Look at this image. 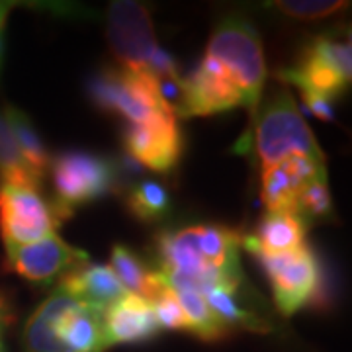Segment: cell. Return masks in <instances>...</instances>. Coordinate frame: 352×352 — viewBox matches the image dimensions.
<instances>
[{"instance_id":"obj_1","label":"cell","mask_w":352,"mask_h":352,"mask_svg":"<svg viewBox=\"0 0 352 352\" xmlns=\"http://www.w3.org/2000/svg\"><path fill=\"white\" fill-rule=\"evenodd\" d=\"M241 235L223 226H190L163 231L157 239L161 276L170 288L204 294L214 286H243Z\"/></svg>"},{"instance_id":"obj_2","label":"cell","mask_w":352,"mask_h":352,"mask_svg":"<svg viewBox=\"0 0 352 352\" xmlns=\"http://www.w3.org/2000/svg\"><path fill=\"white\" fill-rule=\"evenodd\" d=\"M102 314L55 289L25 321V352H104Z\"/></svg>"},{"instance_id":"obj_3","label":"cell","mask_w":352,"mask_h":352,"mask_svg":"<svg viewBox=\"0 0 352 352\" xmlns=\"http://www.w3.org/2000/svg\"><path fill=\"white\" fill-rule=\"evenodd\" d=\"M204 57L214 61L237 87L245 108L254 118L266 80L263 39L256 28L239 14L227 16L214 28Z\"/></svg>"},{"instance_id":"obj_4","label":"cell","mask_w":352,"mask_h":352,"mask_svg":"<svg viewBox=\"0 0 352 352\" xmlns=\"http://www.w3.org/2000/svg\"><path fill=\"white\" fill-rule=\"evenodd\" d=\"M254 145L263 168L292 155L325 163V155L314 131L302 118L294 96L286 88H280L263 108H258L254 116Z\"/></svg>"},{"instance_id":"obj_5","label":"cell","mask_w":352,"mask_h":352,"mask_svg":"<svg viewBox=\"0 0 352 352\" xmlns=\"http://www.w3.org/2000/svg\"><path fill=\"white\" fill-rule=\"evenodd\" d=\"M278 78L300 88L302 94H321L331 100L351 87V36L349 32H327L314 38L296 65L280 69Z\"/></svg>"},{"instance_id":"obj_6","label":"cell","mask_w":352,"mask_h":352,"mask_svg":"<svg viewBox=\"0 0 352 352\" xmlns=\"http://www.w3.org/2000/svg\"><path fill=\"white\" fill-rule=\"evenodd\" d=\"M51 210L59 223L75 214L76 208L108 196L118 182L116 166L100 155L69 151L59 155L53 164Z\"/></svg>"},{"instance_id":"obj_7","label":"cell","mask_w":352,"mask_h":352,"mask_svg":"<svg viewBox=\"0 0 352 352\" xmlns=\"http://www.w3.org/2000/svg\"><path fill=\"white\" fill-rule=\"evenodd\" d=\"M108 39L116 59L127 73H149L161 51L145 4L116 0L108 8Z\"/></svg>"},{"instance_id":"obj_8","label":"cell","mask_w":352,"mask_h":352,"mask_svg":"<svg viewBox=\"0 0 352 352\" xmlns=\"http://www.w3.org/2000/svg\"><path fill=\"white\" fill-rule=\"evenodd\" d=\"M90 92L102 112L126 118L129 124H141L157 113H168L159 98L155 76L149 73L110 69L94 78Z\"/></svg>"},{"instance_id":"obj_9","label":"cell","mask_w":352,"mask_h":352,"mask_svg":"<svg viewBox=\"0 0 352 352\" xmlns=\"http://www.w3.org/2000/svg\"><path fill=\"white\" fill-rule=\"evenodd\" d=\"M268 276L272 298L282 315H294L319 292L321 268L314 251L302 249L276 256H256Z\"/></svg>"},{"instance_id":"obj_10","label":"cell","mask_w":352,"mask_h":352,"mask_svg":"<svg viewBox=\"0 0 352 352\" xmlns=\"http://www.w3.org/2000/svg\"><path fill=\"white\" fill-rule=\"evenodd\" d=\"M59 226L51 204L39 192L0 184V233L4 247L43 239Z\"/></svg>"},{"instance_id":"obj_11","label":"cell","mask_w":352,"mask_h":352,"mask_svg":"<svg viewBox=\"0 0 352 352\" xmlns=\"http://www.w3.org/2000/svg\"><path fill=\"white\" fill-rule=\"evenodd\" d=\"M124 145L133 161L164 175L180 161L184 139L175 116L157 113L141 124H129Z\"/></svg>"},{"instance_id":"obj_12","label":"cell","mask_w":352,"mask_h":352,"mask_svg":"<svg viewBox=\"0 0 352 352\" xmlns=\"http://www.w3.org/2000/svg\"><path fill=\"white\" fill-rule=\"evenodd\" d=\"M6 256L10 270L30 282H51L88 263L87 252L71 247L57 233L28 245H10L6 247Z\"/></svg>"},{"instance_id":"obj_13","label":"cell","mask_w":352,"mask_h":352,"mask_svg":"<svg viewBox=\"0 0 352 352\" xmlns=\"http://www.w3.org/2000/svg\"><path fill=\"white\" fill-rule=\"evenodd\" d=\"M186 88V113L184 118H206L245 108V100L237 87L208 57L201 59L198 69L184 78Z\"/></svg>"},{"instance_id":"obj_14","label":"cell","mask_w":352,"mask_h":352,"mask_svg":"<svg viewBox=\"0 0 352 352\" xmlns=\"http://www.w3.org/2000/svg\"><path fill=\"white\" fill-rule=\"evenodd\" d=\"M321 170H327L323 161L302 155H292L263 168V196L266 212H294L303 188Z\"/></svg>"},{"instance_id":"obj_15","label":"cell","mask_w":352,"mask_h":352,"mask_svg":"<svg viewBox=\"0 0 352 352\" xmlns=\"http://www.w3.org/2000/svg\"><path fill=\"white\" fill-rule=\"evenodd\" d=\"M161 331L153 303L135 294H126L102 314L104 349L113 344L141 342Z\"/></svg>"},{"instance_id":"obj_16","label":"cell","mask_w":352,"mask_h":352,"mask_svg":"<svg viewBox=\"0 0 352 352\" xmlns=\"http://www.w3.org/2000/svg\"><path fill=\"white\" fill-rule=\"evenodd\" d=\"M307 223L294 212H266L261 217L256 233L241 237V247L254 256H276L305 247Z\"/></svg>"},{"instance_id":"obj_17","label":"cell","mask_w":352,"mask_h":352,"mask_svg":"<svg viewBox=\"0 0 352 352\" xmlns=\"http://www.w3.org/2000/svg\"><path fill=\"white\" fill-rule=\"evenodd\" d=\"M59 289L100 311H106L112 303L129 294L110 266L90 263L75 266L69 272H65L59 278Z\"/></svg>"},{"instance_id":"obj_18","label":"cell","mask_w":352,"mask_h":352,"mask_svg":"<svg viewBox=\"0 0 352 352\" xmlns=\"http://www.w3.org/2000/svg\"><path fill=\"white\" fill-rule=\"evenodd\" d=\"M110 268L129 294L141 296L149 302L164 286L163 276L159 272L149 270L138 254L127 249L126 245H113Z\"/></svg>"},{"instance_id":"obj_19","label":"cell","mask_w":352,"mask_h":352,"mask_svg":"<svg viewBox=\"0 0 352 352\" xmlns=\"http://www.w3.org/2000/svg\"><path fill=\"white\" fill-rule=\"evenodd\" d=\"M201 296L208 302L215 317L227 329L241 327L247 329V331H256V333L270 331L264 319H261L256 314H252L251 309H247L245 303L241 302V288H237V286H223L221 284V286L208 288Z\"/></svg>"},{"instance_id":"obj_20","label":"cell","mask_w":352,"mask_h":352,"mask_svg":"<svg viewBox=\"0 0 352 352\" xmlns=\"http://www.w3.org/2000/svg\"><path fill=\"white\" fill-rule=\"evenodd\" d=\"M2 113L6 118V124L10 127V131H12L16 145H18L20 153H22L30 173L36 176L38 182H41L45 173H47V168L51 166V161L50 155H47V149L41 143V139H39L32 120L22 110H18L14 106H4V112Z\"/></svg>"},{"instance_id":"obj_21","label":"cell","mask_w":352,"mask_h":352,"mask_svg":"<svg viewBox=\"0 0 352 352\" xmlns=\"http://www.w3.org/2000/svg\"><path fill=\"white\" fill-rule=\"evenodd\" d=\"M0 184L16 188H28L38 192L41 182L30 173L22 153L16 145L10 127L6 124L4 113H0Z\"/></svg>"},{"instance_id":"obj_22","label":"cell","mask_w":352,"mask_h":352,"mask_svg":"<svg viewBox=\"0 0 352 352\" xmlns=\"http://www.w3.org/2000/svg\"><path fill=\"white\" fill-rule=\"evenodd\" d=\"M129 214L143 223H157L170 212V194L157 180H141L127 192Z\"/></svg>"},{"instance_id":"obj_23","label":"cell","mask_w":352,"mask_h":352,"mask_svg":"<svg viewBox=\"0 0 352 352\" xmlns=\"http://www.w3.org/2000/svg\"><path fill=\"white\" fill-rule=\"evenodd\" d=\"M173 289H175L180 305H182V311L186 315L190 333H194L196 337L204 340H219L229 333V329L215 317L200 292L182 288Z\"/></svg>"},{"instance_id":"obj_24","label":"cell","mask_w":352,"mask_h":352,"mask_svg":"<svg viewBox=\"0 0 352 352\" xmlns=\"http://www.w3.org/2000/svg\"><path fill=\"white\" fill-rule=\"evenodd\" d=\"M294 214H298L305 223L309 221H327L333 215V200L329 190L327 170H321L314 180L303 188L296 201Z\"/></svg>"},{"instance_id":"obj_25","label":"cell","mask_w":352,"mask_h":352,"mask_svg":"<svg viewBox=\"0 0 352 352\" xmlns=\"http://www.w3.org/2000/svg\"><path fill=\"white\" fill-rule=\"evenodd\" d=\"M349 6L351 2H342V0H280L266 4V8L300 22L327 20L335 14L349 10Z\"/></svg>"},{"instance_id":"obj_26","label":"cell","mask_w":352,"mask_h":352,"mask_svg":"<svg viewBox=\"0 0 352 352\" xmlns=\"http://www.w3.org/2000/svg\"><path fill=\"white\" fill-rule=\"evenodd\" d=\"M153 309L161 329H175V331H188V321L182 311V305L176 298L175 289L164 282L163 289L151 300Z\"/></svg>"},{"instance_id":"obj_27","label":"cell","mask_w":352,"mask_h":352,"mask_svg":"<svg viewBox=\"0 0 352 352\" xmlns=\"http://www.w3.org/2000/svg\"><path fill=\"white\" fill-rule=\"evenodd\" d=\"M303 102L307 106V110L314 113L315 118L323 120V122H335V108H333V102L327 96H321V94H302Z\"/></svg>"},{"instance_id":"obj_28","label":"cell","mask_w":352,"mask_h":352,"mask_svg":"<svg viewBox=\"0 0 352 352\" xmlns=\"http://www.w3.org/2000/svg\"><path fill=\"white\" fill-rule=\"evenodd\" d=\"M8 323H10V303L4 298V294H0V335Z\"/></svg>"},{"instance_id":"obj_29","label":"cell","mask_w":352,"mask_h":352,"mask_svg":"<svg viewBox=\"0 0 352 352\" xmlns=\"http://www.w3.org/2000/svg\"><path fill=\"white\" fill-rule=\"evenodd\" d=\"M14 2H0V32H2V28L6 24V18H8V14L12 10Z\"/></svg>"},{"instance_id":"obj_30","label":"cell","mask_w":352,"mask_h":352,"mask_svg":"<svg viewBox=\"0 0 352 352\" xmlns=\"http://www.w3.org/2000/svg\"><path fill=\"white\" fill-rule=\"evenodd\" d=\"M0 53H2V41H0Z\"/></svg>"}]
</instances>
